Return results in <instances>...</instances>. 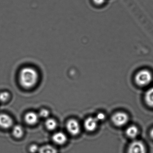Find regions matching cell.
Returning a JSON list of instances; mask_svg holds the SVG:
<instances>
[{"label": "cell", "instance_id": "8992f818", "mask_svg": "<svg viewBox=\"0 0 153 153\" xmlns=\"http://www.w3.org/2000/svg\"><path fill=\"white\" fill-rule=\"evenodd\" d=\"M13 125V120L8 114H0V127L4 129H8Z\"/></svg>", "mask_w": 153, "mask_h": 153}, {"label": "cell", "instance_id": "277c9868", "mask_svg": "<svg viewBox=\"0 0 153 153\" xmlns=\"http://www.w3.org/2000/svg\"><path fill=\"white\" fill-rule=\"evenodd\" d=\"M66 128L68 131L71 135L76 136L80 131V126L79 123L74 119H70L67 122Z\"/></svg>", "mask_w": 153, "mask_h": 153}, {"label": "cell", "instance_id": "5b68a950", "mask_svg": "<svg viewBox=\"0 0 153 153\" xmlns=\"http://www.w3.org/2000/svg\"><path fill=\"white\" fill-rule=\"evenodd\" d=\"M128 153H146V149L141 141L136 140L130 145Z\"/></svg>", "mask_w": 153, "mask_h": 153}, {"label": "cell", "instance_id": "52a82bcc", "mask_svg": "<svg viewBox=\"0 0 153 153\" xmlns=\"http://www.w3.org/2000/svg\"><path fill=\"white\" fill-rule=\"evenodd\" d=\"M98 122L95 117H88L84 122V127L88 131H94L97 128Z\"/></svg>", "mask_w": 153, "mask_h": 153}, {"label": "cell", "instance_id": "d6986e66", "mask_svg": "<svg viewBox=\"0 0 153 153\" xmlns=\"http://www.w3.org/2000/svg\"><path fill=\"white\" fill-rule=\"evenodd\" d=\"M94 3L97 5H102L104 3L105 0H93Z\"/></svg>", "mask_w": 153, "mask_h": 153}, {"label": "cell", "instance_id": "4fadbf2b", "mask_svg": "<svg viewBox=\"0 0 153 153\" xmlns=\"http://www.w3.org/2000/svg\"><path fill=\"white\" fill-rule=\"evenodd\" d=\"M39 153H58V150L53 146L45 145L39 148Z\"/></svg>", "mask_w": 153, "mask_h": 153}, {"label": "cell", "instance_id": "7c38bea8", "mask_svg": "<svg viewBox=\"0 0 153 153\" xmlns=\"http://www.w3.org/2000/svg\"><path fill=\"white\" fill-rule=\"evenodd\" d=\"M13 136L15 137L20 138L23 137L24 134V129L21 125H15L12 130Z\"/></svg>", "mask_w": 153, "mask_h": 153}, {"label": "cell", "instance_id": "7a4b0ae2", "mask_svg": "<svg viewBox=\"0 0 153 153\" xmlns=\"http://www.w3.org/2000/svg\"><path fill=\"white\" fill-rule=\"evenodd\" d=\"M152 80L151 72L147 70H143L139 71L135 76V81L138 85L141 86L147 85Z\"/></svg>", "mask_w": 153, "mask_h": 153}, {"label": "cell", "instance_id": "8fae6325", "mask_svg": "<svg viewBox=\"0 0 153 153\" xmlns=\"http://www.w3.org/2000/svg\"><path fill=\"white\" fill-rule=\"evenodd\" d=\"M145 99L149 106L153 107V87L148 89L146 92Z\"/></svg>", "mask_w": 153, "mask_h": 153}, {"label": "cell", "instance_id": "9c48e42d", "mask_svg": "<svg viewBox=\"0 0 153 153\" xmlns=\"http://www.w3.org/2000/svg\"><path fill=\"white\" fill-rule=\"evenodd\" d=\"M53 142L58 145H63L67 141V137L66 134L61 131L56 132L52 137Z\"/></svg>", "mask_w": 153, "mask_h": 153}, {"label": "cell", "instance_id": "ffe728a7", "mask_svg": "<svg viewBox=\"0 0 153 153\" xmlns=\"http://www.w3.org/2000/svg\"><path fill=\"white\" fill-rule=\"evenodd\" d=\"M150 135L151 136V137L153 139V128L150 131Z\"/></svg>", "mask_w": 153, "mask_h": 153}, {"label": "cell", "instance_id": "30bf717a", "mask_svg": "<svg viewBox=\"0 0 153 153\" xmlns=\"http://www.w3.org/2000/svg\"><path fill=\"white\" fill-rule=\"evenodd\" d=\"M126 133L129 137L131 138H135L138 134V129L136 126L132 125L127 129Z\"/></svg>", "mask_w": 153, "mask_h": 153}, {"label": "cell", "instance_id": "ac0fdd59", "mask_svg": "<svg viewBox=\"0 0 153 153\" xmlns=\"http://www.w3.org/2000/svg\"><path fill=\"white\" fill-rule=\"evenodd\" d=\"M96 119L98 121H101L104 120L105 119V116L102 113H99L97 114Z\"/></svg>", "mask_w": 153, "mask_h": 153}, {"label": "cell", "instance_id": "3957f363", "mask_svg": "<svg viewBox=\"0 0 153 153\" xmlns=\"http://www.w3.org/2000/svg\"><path fill=\"white\" fill-rule=\"evenodd\" d=\"M112 120L114 125L121 127L125 125L128 121V117L126 113L122 112L116 113L113 115Z\"/></svg>", "mask_w": 153, "mask_h": 153}, {"label": "cell", "instance_id": "ba28073f", "mask_svg": "<svg viewBox=\"0 0 153 153\" xmlns=\"http://www.w3.org/2000/svg\"><path fill=\"white\" fill-rule=\"evenodd\" d=\"M39 114L34 112H28L25 116L26 123L29 125H33L36 124L39 119Z\"/></svg>", "mask_w": 153, "mask_h": 153}, {"label": "cell", "instance_id": "5bb4252c", "mask_svg": "<svg viewBox=\"0 0 153 153\" xmlns=\"http://www.w3.org/2000/svg\"><path fill=\"white\" fill-rule=\"evenodd\" d=\"M45 127L49 130H53L57 127V122L53 118H48L45 122Z\"/></svg>", "mask_w": 153, "mask_h": 153}, {"label": "cell", "instance_id": "9a60e30c", "mask_svg": "<svg viewBox=\"0 0 153 153\" xmlns=\"http://www.w3.org/2000/svg\"><path fill=\"white\" fill-rule=\"evenodd\" d=\"M10 97V94L7 91L0 93V102H7Z\"/></svg>", "mask_w": 153, "mask_h": 153}, {"label": "cell", "instance_id": "6da1fadb", "mask_svg": "<svg viewBox=\"0 0 153 153\" xmlns=\"http://www.w3.org/2000/svg\"><path fill=\"white\" fill-rule=\"evenodd\" d=\"M39 78L37 71L30 67L22 68L19 73V80L20 85L26 88H30L34 86Z\"/></svg>", "mask_w": 153, "mask_h": 153}, {"label": "cell", "instance_id": "e0dca14e", "mask_svg": "<svg viewBox=\"0 0 153 153\" xmlns=\"http://www.w3.org/2000/svg\"><path fill=\"white\" fill-rule=\"evenodd\" d=\"M39 148H39L37 145L36 144H33L30 146V148H29V151L32 153H35L37 151L38 152L39 151Z\"/></svg>", "mask_w": 153, "mask_h": 153}, {"label": "cell", "instance_id": "2e32d148", "mask_svg": "<svg viewBox=\"0 0 153 153\" xmlns=\"http://www.w3.org/2000/svg\"><path fill=\"white\" fill-rule=\"evenodd\" d=\"M50 115V112L47 109H43L41 110L39 114V117L43 118H47Z\"/></svg>", "mask_w": 153, "mask_h": 153}]
</instances>
